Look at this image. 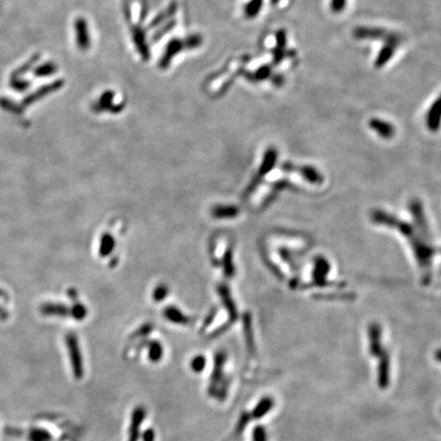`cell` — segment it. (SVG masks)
<instances>
[{"mask_svg": "<svg viewBox=\"0 0 441 441\" xmlns=\"http://www.w3.org/2000/svg\"><path fill=\"white\" fill-rule=\"evenodd\" d=\"M287 46V32L284 29H280L276 32V47L285 49Z\"/></svg>", "mask_w": 441, "mask_h": 441, "instance_id": "obj_26", "label": "cell"}, {"mask_svg": "<svg viewBox=\"0 0 441 441\" xmlns=\"http://www.w3.org/2000/svg\"><path fill=\"white\" fill-rule=\"evenodd\" d=\"M272 73H273L272 66L265 65V66L260 67L259 69H257V70H256L255 72H253V73H251V72H246V73L244 74V77H245L249 81L257 83V82L264 81V80H267V79L271 78L272 75H273Z\"/></svg>", "mask_w": 441, "mask_h": 441, "instance_id": "obj_12", "label": "cell"}, {"mask_svg": "<svg viewBox=\"0 0 441 441\" xmlns=\"http://www.w3.org/2000/svg\"><path fill=\"white\" fill-rule=\"evenodd\" d=\"M130 23L132 25V26H130L131 31H132V37H133L134 43L137 47V50L144 61H148L150 58V52H149V47H148L147 42H146L145 31L140 26L133 25L132 22H130Z\"/></svg>", "mask_w": 441, "mask_h": 441, "instance_id": "obj_6", "label": "cell"}, {"mask_svg": "<svg viewBox=\"0 0 441 441\" xmlns=\"http://www.w3.org/2000/svg\"><path fill=\"white\" fill-rule=\"evenodd\" d=\"M353 37L357 40H382L384 43H391L397 47L403 42L401 34L378 27H357L353 30Z\"/></svg>", "mask_w": 441, "mask_h": 441, "instance_id": "obj_1", "label": "cell"}, {"mask_svg": "<svg viewBox=\"0 0 441 441\" xmlns=\"http://www.w3.org/2000/svg\"><path fill=\"white\" fill-rule=\"evenodd\" d=\"M427 126L432 131H437L441 125V93L429 108L426 117Z\"/></svg>", "mask_w": 441, "mask_h": 441, "instance_id": "obj_9", "label": "cell"}, {"mask_svg": "<svg viewBox=\"0 0 441 441\" xmlns=\"http://www.w3.org/2000/svg\"><path fill=\"white\" fill-rule=\"evenodd\" d=\"M30 439L32 441H49L51 436L48 432L41 429H34L30 433Z\"/></svg>", "mask_w": 441, "mask_h": 441, "instance_id": "obj_24", "label": "cell"}, {"mask_svg": "<svg viewBox=\"0 0 441 441\" xmlns=\"http://www.w3.org/2000/svg\"><path fill=\"white\" fill-rule=\"evenodd\" d=\"M397 46H395L394 44L391 43H384L383 47L381 48V50L379 51L376 60H375V68L377 69H381L383 67H385V65L392 59V57L394 56L395 51H396Z\"/></svg>", "mask_w": 441, "mask_h": 441, "instance_id": "obj_10", "label": "cell"}, {"mask_svg": "<svg viewBox=\"0 0 441 441\" xmlns=\"http://www.w3.org/2000/svg\"><path fill=\"white\" fill-rule=\"evenodd\" d=\"M271 3H272L273 5H277V4L280 3V0H271Z\"/></svg>", "mask_w": 441, "mask_h": 441, "instance_id": "obj_33", "label": "cell"}, {"mask_svg": "<svg viewBox=\"0 0 441 441\" xmlns=\"http://www.w3.org/2000/svg\"><path fill=\"white\" fill-rule=\"evenodd\" d=\"M144 409L143 407H137L132 416V424L130 427V438L129 441H137L138 439V435H139V430H140V425L143 421L144 418Z\"/></svg>", "mask_w": 441, "mask_h": 441, "instance_id": "obj_13", "label": "cell"}, {"mask_svg": "<svg viewBox=\"0 0 441 441\" xmlns=\"http://www.w3.org/2000/svg\"><path fill=\"white\" fill-rule=\"evenodd\" d=\"M347 0H331L330 9L334 14H340L344 11Z\"/></svg>", "mask_w": 441, "mask_h": 441, "instance_id": "obj_27", "label": "cell"}, {"mask_svg": "<svg viewBox=\"0 0 441 441\" xmlns=\"http://www.w3.org/2000/svg\"><path fill=\"white\" fill-rule=\"evenodd\" d=\"M253 441H267V432L266 429L262 426H258L254 430Z\"/></svg>", "mask_w": 441, "mask_h": 441, "instance_id": "obj_28", "label": "cell"}, {"mask_svg": "<svg viewBox=\"0 0 441 441\" xmlns=\"http://www.w3.org/2000/svg\"><path fill=\"white\" fill-rule=\"evenodd\" d=\"M434 356H435V359H436L437 362L441 363V348H438V349L435 351Z\"/></svg>", "mask_w": 441, "mask_h": 441, "instance_id": "obj_32", "label": "cell"}, {"mask_svg": "<svg viewBox=\"0 0 441 441\" xmlns=\"http://www.w3.org/2000/svg\"><path fill=\"white\" fill-rule=\"evenodd\" d=\"M187 49L185 39H173L169 42V44L166 47L164 53L162 54L160 61H159V68L161 70H166L169 68L171 62L173 59L180 53L182 50Z\"/></svg>", "mask_w": 441, "mask_h": 441, "instance_id": "obj_4", "label": "cell"}, {"mask_svg": "<svg viewBox=\"0 0 441 441\" xmlns=\"http://www.w3.org/2000/svg\"><path fill=\"white\" fill-rule=\"evenodd\" d=\"M162 347L158 342H153L149 347L148 357L152 363H158L162 357Z\"/></svg>", "mask_w": 441, "mask_h": 441, "instance_id": "obj_22", "label": "cell"}, {"mask_svg": "<svg viewBox=\"0 0 441 441\" xmlns=\"http://www.w3.org/2000/svg\"><path fill=\"white\" fill-rule=\"evenodd\" d=\"M40 312L45 316H61L66 317L69 315L70 311L63 305L56 304H45L40 308Z\"/></svg>", "mask_w": 441, "mask_h": 441, "instance_id": "obj_15", "label": "cell"}, {"mask_svg": "<svg viewBox=\"0 0 441 441\" xmlns=\"http://www.w3.org/2000/svg\"><path fill=\"white\" fill-rule=\"evenodd\" d=\"M205 365H206V359H205V356H203L201 354L194 356L190 363L191 370L194 373H201L204 370Z\"/></svg>", "mask_w": 441, "mask_h": 441, "instance_id": "obj_23", "label": "cell"}, {"mask_svg": "<svg viewBox=\"0 0 441 441\" xmlns=\"http://www.w3.org/2000/svg\"><path fill=\"white\" fill-rule=\"evenodd\" d=\"M271 80H272V83H273L275 86H277V87H281V86L284 84L285 78H284V76L281 75V74H275V75H272Z\"/></svg>", "mask_w": 441, "mask_h": 441, "instance_id": "obj_31", "label": "cell"}, {"mask_svg": "<svg viewBox=\"0 0 441 441\" xmlns=\"http://www.w3.org/2000/svg\"><path fill=\"white\" fill-rule=\"evenodd\" d=\"M176 11H177V5H176L175 3L171 4L170 7H169L164 12L160 13L157 17L154 18V20L150 23L149 28H154L155 26H158V25H160L161 23L166 22L170 17H172V16L176 13Z\"/></svg>", "mask_w": 441, "mask_h": 441, "instance_id": "obj_19", "label": "cell"}, {"mask_svg": "<svg viewBox=\"0 0 441 441\" xmlns=\"http://www.w3.org/2000/svg\"><path fill=\"white\" fill-rule=\"evenodd\" d=\"M275 402L274 399L271 396H265L263 397L259 403L256 405V407L253 410V414L251 415L254 419H262L264 416H266L274 406Z\"/></svg>", "mask_w": 441, "mask_h": 441, "instance_id": "obj_11", "label": "cell"}, {"mask_svg": "<svg viewBox=\"0 0 441 441\" xmlns=\"http://www.w3.org/2000/svg\"><path fill=\"white\" fill-rule=\"evenodd\" d=\"M76 43L81 51H87L91 45V37L89 35L88 24L84 18H78L75 21Z\"/></svg>", "mask_w": 441, "mask_h": 441, "instance_id": "obj_5", "label": "cell"}, {"mask_svg": "<svg viewBox=\"0 0 441 441\" xmlns=\"http://www.w3.org/2000/svg\"><path fill=\"white\" fill-rule=\"evenodd\" d=\"M0 107L14 115H20L23 113L22 105H18L14 101L7 98H0Z\"/></svg>", "mask_w": 441, "mask_h": 441, "instance_id": "obj_20", "label": "cell"}, {"mask_svg": "<svg viewBox=\"0 0 441 441\" xmlns=\"http://www.w3.org/2000/svg\"><path fill=\"white\" fill-rule=\"evenodd\" d=\"M58 71H59V67L56 63L46 62V63L38 66L37 68H35V70L33 71V74L37 78H46V77L54 75Z\"/></svg>", "mask_w": 441, "mask_h": 441, "instance_id": "obj_16", "label": "cell"}, {"mask_svg": "<svg viewBox=\"0 0 441 441\" xmlns=\"http://www.w3.org/2000/svg\"><path fill=\"white\" fill-rule=\"evenodd\" d=\"M3 315H4V311L2 308H0V316H3Z\"/></svg>", "mask_w": 441, "mask_h": 441, "instance_id": "obj_35", "label": "cell"}, {"mask_svg": "<svg viewBox=\"0 0 441 441\" xmlns=\"http://www.w3.org/2000/svg\"><path fill=\"white\" fill-rule=\"evenodd\" d=\"M66 340H67V346L69 350V356L72 365L73 374L76 379H82L84 375V366H83V359H82L77 337L74 334L70 333L67 335Z\"/></svg>", "mask_w": 441, "mask_h": 441, "instance_id": "obj_2", "label": "cell"}, {"mask_svg": "<svg viewBox=\"0 0 441 441\" xmlns=\"http://www.w3.org/2000/svg\"><path fill=\"white\" fill-rule=\"evenodd\" d=\"M370 127L383 137H390L394 134V127L388 122L379 119H372L370 121Z\"/></svg>", "mask_w": 441, "mask_h": 441, "instance_id": "obj_14", "label": "cell"}, {"mask_svg": "<svg viewBox=\"0 0 441 441\" xmlns=\"http://www.w3.org/2000/svg\"><path fill=\"white\" fill-rule=\"evenodd\" d=\"M72 315H73V317H74L76 320H82V319L85 317V315H86V311H85V309H84L82 306L77 305V306L73 309Z\"/></svg>", "mask_w": 441, "mask_h": 441, "instance_id": "obj_30", "label": "cell"}, {"mask_svg": "<svg viewBox=\"0 0 441 441\" xmlns=\"http://www.w3.org/2000/svg\"><path fill=\"white\" fill-rule=\"evenodd\" d=\"M39 59H40V54H39V53L33 54V56L31 57V59H30L26 64L22 65L19 69H16V70L12 73L11 79H12V78H21L23 75H25L26 73H28L30 70L33 69V67H34L35 64L39 61Z\"/></svg>", "mask_w": 441, "mask_h": 441, "instance_id": "obj_17", "label": "cell"}, {"mask_svg": "<svg viewBox=\"0 0 441 441\" xmlns=\"http://www.w3.org/2000/svg\"><path fill=\"white\" fill-rule=\"evenodd\" d=\"M0 297H7V295H6V293L0 291Z\"/></svg>", "mask_w": 441, "mask_h": 441, "instance_id": "obj_34", "label": "cell"}, {"mask_svg": "<svg viewBox=\"0 0 441 441\" xmlns=\"http://www.w3.org/2000/svg\"><path fill=\"white\" fill-rule=\"evenodd\" d=\"M369 338H370V354L374 357H380L381 354L386 350L381 343V328L378 324L373 323L369 327Z\"/></svg>", "mask_w": 441, "mask_h": 441, "instance_id": "obj_7", "label": "cell"}, {"mask_svg": "<svg viewBox=\"0 0 441 441\" xmlns=\"http://www.w3.org/2000/svg\"><path fill=\"white\" fill-rule=\"evenodd\" d=\"M164 27H162L156 34H155V36L153 37V39L154 40H159L163 35H166L167 34V32H169L171 29H173L174 27H175V21H173V22H169L167 25H163Z\"/></svg>", "mask_w": 441, "mask_h": 441, "instance_id": "obj_29", "label": "cell"}, {"mask_svg": "<svg viewBox=\"0 0 441 441\" xmlns=\"http://www.w3.org/2000/svg\"><path fill=\"white\" fill-rule=\"evenodd\" d=\"M11 87L17 92H25L31 87V82L22 78H12L10 81Z\"/></svg>", "mask_w": 441, "mask_h": 441, "instance_id": "obj_21", "label": "cell"}, {"mask_svg": "<svg viewBox=\"0 0 441 441\" xmlns=\"http://www.w3.org/2000/svg\"><path fill=\"white\" fill-rule=\"evenodd\" d=\"M263 4H264V0H251V2L246 4L244 7V16L247 19L256 18L261 12Z\"/></svg>", "mask_w": 441, "mask_h": 441, "instance_id": "obj_18", "label": "cell"}, {"mask_svg": "<svg viewBox=\"0 0 441 441\" xmlns=\"http://www.w3.org/2000/svg\"><path fill=\"white\" fill-rule=\"evenodd\" d=\"M390 382V356L385 350L379 357L378 364V385L381 389H386Z\"/></svg>", "mask_w": 441, "mask_h": 441, "instance_id": "obj_8", "label": "cell"}, {"mask_svg": "<svg viewBox=\"0 0 441 441\" xmlns=\"http://www.w3.org/2000/svg\"><path fill=\"white\" fill-rule=\"evenodd\" d=\"M65 85L64 80L60 79V80H56L53 82H51L50 84H46L40 88H38L35 92L31 93L30 95H28L22 103V106H30L31 104L43 99L45 96L52 94L57 91H59L61 88H63Z\"/></svg>", "mask_w": 441, "mask_h": 441, "instance_id": "obj_3", "label": "cell"}, {"mask_svg": "<svg viewBox=\"0 0 441 441\" xmlns=\"http://www.w3.org/2000/svg\"><path fill=\"white\" fill-rule=\"evenodd\" d=\"M185 42H186L187 49H195L201 45L202 38L200 35L194 34V35H190L189 37H187L185 39Z\"/></svg>", "mask_w": 441, "mask_h": 441, "instance_id": "obj_25", "label": "cell"}]
</instances>
